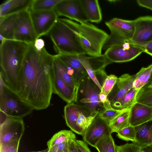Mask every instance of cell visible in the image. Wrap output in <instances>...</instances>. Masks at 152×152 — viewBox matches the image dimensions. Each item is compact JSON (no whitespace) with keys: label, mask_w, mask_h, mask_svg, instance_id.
<instances>
[{"label":"cell","mask_w":152,"mask_h":152,"mask_svg":"<svg viewBox=\"0 0 152 152\" xmlns=\"http://www.w3.org/2000/svg\"><path fill=\"white\" fill-rule=\"evenodd\" d=\"M34 44H29L24 57L17 94L34 110H41L50 105L53 93L51 71L54 55L45 47L37 50Z\"/></svg>","instance_id":"obj_1"},{"label":"cell","mask_w":152,"mask_h":152,"mask_svg":"<svg viewBox=\"0 0 152 152\" xmlns=\"http://www.w3.org/2000/svg\"><path fill=\"white\" fill-rule=\"evenodd\" d=\"M29 44L15 40H5L0 45V79L17 93L22 64Z\"/></svg>","instance_id":"obj_2"},{"label":"cell","mask_w":152,"mask_h":152,"mask_svg":"<svg viewBox=\"0 0 152 152\" xmlns=\"http://www.w3.org/2000/svg\"><path fill=\"white\" fill-rule=\"evenodd\" d=\"M78 23L58 18L48 35L58 54L79 55L87 53L76 39Z\"/></svg>","instance_id":"obj_3"},{"label":"cell","mask_w":152,"mask_h":152,"mask_svg":"<svg viewBox=\"0 0 152 152\" xmlns=\"http://www.w3.org/2000/svg\"><path fill=\"white\" fill-rule=\"evenodd\" d=\"M109 35L88 22L79 23L76 39L87 55L94 56L101 55L102 50Z\"/></svg>","instance_id":"obj_4"},{"label":"cell","mask_w":152,"mask_h":152,"mask_svg":"<svg viewBox=\"0 0 152 152\" xmlns=\"http://www.w3.org/2000/svg\"><path fill=\"white\" fill-rule=\"evenodd\" d=\"M101 91L100 88L88 75L79 83L75 103L86 107L92 116L96 117L105 110L99 99Z\"/></svg>","instance_id":"obj_5"},{"label":"cell","mask_w":152,"mask_h":152,"mask_svg":"<svg viewBox=\"0 0 152 152\" xmlns=\"http://www.w3.org/2000/svg\"><path fill=\"white\" fill-rule=\"evenodd\" d=\"M0 110L7 115L23 118L32 112L34 109L23 101L17 93L7 87L0 79Z\"/></svg>","instance_id":"obj_6"},{"label":"cell","mask_w":152,"mask_h":152,"mask_svg":"<svg viewBox=\"0 0 152 152\" xmlns=\"http://www.w3.org/2000/svg\"><path fill=\"white\" fill-rule=\"evenodd\" d=\"M77 57L88 75L101 90L104 81L107 76L105 68L112 63L104 54L94 56L80 55L77 56Z\"/></svg>","instance_id":"obj_7"},{"label":"cell","mask_w":152,"mask_h":152,"mask_svg":"<svg viewBox=\"0 0 152 152\" xmlns=\"http://www.w3.org/2000/svg\"><path fill=\"white\" fill-rule=\"evenodd\" d=\"M143 52H144V50L142 46L129 40L123 44L109 47L104 54L112 63H122L134 59Z\"/></svg>","instance_id":"obj_8"},{"label":"cell","mask_w":152,"mask_h":152,"mask_svg":"<svg viewBox=\"0 0 152 152\" xmlns=\"http://www.w3.org/2000/svg\"><path fill=\"white\" fill-rule=\"evenodd\" d=\"M37 39L29 9L17 13L15 20L14 40L29 44H34Z\"/></svg>","instance_id":"obj_9"},{"label":"cell","mask_w":152,"mask_h":152,"mask_svg":"<svg viewBox=\"0 0 152 152\" xmlns=\"http://www.w3.org/2000/svg\"><path fill=\"white\" fill-rule=\"evenodd\" d=\"M4 114L5 119L0 124V144L20 141L25 129L22 118L9 116Z\"/></svg>","instance_id":"obj_10"},{"label":"cell","mask_w":152,"mask_h":152,"mask_svg":"<svg viewBox=\"0 0 152 152\" xmlns=\"http://www.w3.org/2000/svg\"><path fill=\"white\" fill-rule=\"evenodd\" d=\"M53 10L58 17L65 16L79 23L89 21L81 0H61Z\"/></svg>","instance_id":"obj_11"},{"label":"cell","mask_w":152,"mask_h":152,"mask_svg":"<svg viewBox=\"0 0 152 152\" xmlns=\"http://www.w3.org/2000/svg\"><path fill=\"white\" fill-rule=\"evenodd\" d=\"M110 34L105 42H110L120 39L131 40L135 31L134 20L115 18L105 22Z\"/></svg>","instance_id":"obj_12"},{"label":"cell","mask_w":152,"mask_h":152,"mask_svg":"<svg viewBox=\"0 0 152 152\" xmlns=\"http://www.w3.org/2000/svg\"><path fill=\"white\" fill-rule=\"evenodd\" d=\"M30 15L37 38L48 35L58 18L54 11H31Z\"/></svg>","instance_id":"obj_13"},{"label":"cell","mask_w":152,"mask_h":152,"mask_svg":"<svg viewBox=\"0 0 152 152\" xmlns=\"http://www.w3.org/2000/svg\"><path fill=\"white\" fill-rule=\"evenodd\" d=\"M111 134L109 122L97 115L82 136L83 141L95 148V145L104 136Z\"/></svg>","instance_id":"obj_14"},{"label":"cell","mask_w":152,"mask_h":152,"mask_svg":"<svg viewBox=\"0 0 152 152\" xmlns=\"http://www.w3.org/2000/svg\"><path fill=\"white\" fill-rule=\"evenodd\" d=\"M51 78L53 93L58 95L67 104L75 103L77 90L68 85L62 80L53 63L51 71Z\"/></svg>","instance_id":"obj_15"},{"label":"cell","mask_w":152,"mask_h":152,"mask_svg":"<svg viewBox=\"0 0 152 152\" xmlns=\"http://www.w3.org/2000/svg\"><path fill=\"white\" fill-rule=\"evenodd\" d=\"M134 20L135 31L131 41L136 44L152 42V16H141Z\"/></svg>","instance_id":"obj_16"},{"label":"cell","mask_w":152,"mask_h":152,"mask_svg":"<svg viewBox=\"0 0 152 152\" xmlns=\"http://www.w3.org/2000/svg\"><path fill=\"white\" fill-rule=\"evenodd\" d=\"M135 78V75H130L125 74L118 78L116 83L107 96L112 107L119 102L132 88Z\"/></svg>","instance_id":"obj_17"},{"label":"cell","mask_w":152,"mask_h":152,"mask_svg":"<svg viewBox=\"0 0 152 152\" xmlns=\"http://www.w3.org/2000/svg\"><path fill=\"white\" fill-rule=\"evenodd\" d=\"M56 56L65 64L68 73L78 86L80 80L88 74L77 56L59 54Z\"/></svg>","instance_id":"obj_18"},{"label":"cell","mask_w":152,"mask_h":152,"mask_svg":"<svg viewBox=\"0 0 152 152\" xmlns=\"http://www.w3.org/2000/svg\"><path fill=\"white\" fill-rule=\"evenodd\" d=\"M152 120V107L136 102L130 109L129 125L135 126Z\"/></svg>","instance_id":"obj_19"},{"label":"cell","mask_w":152,"mask_h":152,"mask_svg":"<svg viewBox=\"0 0 152 152\" xmlns=\"http://www.w3.org/2000/svg\"><path fill=\"white\" fill-rule=\"evenodd\" d=\"M32 0H7L0 5V17L29 9Z\"/></svg>","instance_id":"obj_20"},{"label":"cell","mask_w":152,"mask_h":152,"mask_svg":"<svg viewBox=\"0 0 152 152\" xmlns=\"http://www.w3.org/2000/svg\"><path fill=\"white\" fill-rule=\"evenodd\" d=\"M82 106L75 103L67 104L64 108V117L66 124L73 132L82 136L83 134L77 125V122Z\"/></svg>","instance_id":"obj_21"},{"label":"cell","mask_w":152,"mask_h":152,"mask_svg":"<svg viewBox=\"0 0 152 152\" xmlns=\"http://www.w3.org/2000/svg\"><path fill=\"white\" fill-rule=\"evenodd\" d=\"M134 127L136 141L134 143L142 147L152 145V120Z\"/></svg>","instance_id":"obj_22"},{"label":"cell","mask_w":152,"mask_h":152,"mask_svg":"<svg viewBox=\"0 0 152 152\" xmlns=\"http://www.w3.org/2000/svg\"><path fill=\"white\" fill-rule=\"evenodd\" d=\"M17 13L0 17V38L1 42L5 40H14Z\"/></svg>","instance_id":"obj_23"},{"label":"cell","mask_w":152,"mask_h":152,"mask_svg":"<svg viewBox=\"0 0 152 152\" xmlns=\"http://www.w3.org/2000/svg\"><path fill=\"white\" fill-rule=\"evenodd\" d=\"M89 21L98 23L102 19L101 8L97 0H81Z\"/></svg>","instance_id":"obj_24"},{"label":"cell","mask_w":152,"mask_h":152,"mask_svg":"<svg viewBox=\"0 0 152 152\" xmlns=\"http://www.w3.org/2000/svg\"><path fill=\"white\" fill-rule=\"evenodd\" d=\"M53 65L60 77L67 84L77 90L78 86L72 77L69 75L65 64L57 56L54 55Z\"/></svg>","instance_id":"obj_25"},{"label":"cell","mask_w":152,"mask_h":152,"mask_svg":"<svg viewBox=\"0 0 152 152\" xmlns=\"http://www.w3.org/2000/svg\"><path fill=\"white\" fill-rule=\"evenodd\" d=\"M130 109L124 111L116 118L109 121V125L111 134L113 132L117 133L129 125Z\"/></svg>","instance_id":"obj_26"},{"label":"cell","mask_w":152,"mask_h":152,"mask_svg":"<svg viewBox=\"0 0 152 152\" xmlns=\"http://www.w3.org/2000/svg\"><path fill=\"white\" fill-rule=\"evenodd\" d=\"M152 73V64L146 67H142L135 75L132 88L139 90L148 83Z\"/></svg>","instance_id":"obj_27"},{"label":"cell","mask_w":152,"mask_h":152,"mask_svg":"<svg viewBox=\"0 0 152 152\" xmlns=\"http://www.w3.org/2000/svg\"><path fill=\"white\" fill-rule=\"evenodd\" d=\"M138 91V90L132 88L112 107L118 110L131 109L136 102V98Z\"/></svg>","instance_id":"obj_28"},{"label":"cell","mask_w":152,"mask_h":152,"mask_svg":"<svg viewBox=\"0 0 152 152\" xmlns=\"http://www.w3.org/2000/svg\"><path fill=\"white\" fill-rule=\"evenodd\" d=\"M115 145L111 134H109L101 138L95 148L99 152H116Z\"/></svg>","instance_id":"obj_29"},{"label":"cell","mask_w":152,"mask_h":152,"mask_svg":"<svg viewBox=\"0 0 152 152\" xmlns=\"http://www.w3.org/2000/svg\"><path fill=\"white\" fill-rule=\"evenodd\" d=\"M75 137V134L71 131L61 130L54 134L47 142L48 148L67 141Z\"/></svg>","instance_id":"obj_30"},{"label":"cell","mask_w":152,"mask_h":152,"mask_svg":"<svg viewBox=\"0 0 152 152\" xmlns=\"http://www.w3.org/2000/svg\"><path fill=\"white\" fill-rule=\"evenodd\" d=\"M61 0H32L29 9L31 11H49L53 10Z\"/></svg>","instance_id":"obj_31"},{"label":"cell","mask_w":152,"mask_h":152,"mask_svg":"<svg viewBox=\"0 0 152 152\" xmlns=\"http://www.w3.org/2000/svg\"><path fill=\"white\" fill-rule=\"evenodd\" d=\"M137 102L152 107V88L144 86L139 90L136 96Z\"/></svg>","instance_id":"obj_32"},{"label":"cell","mask_w":152,"mask_h":152,"mask_svg":"<svg viewBox=\"0 0 152 152\" xmlns=\"http://www.w3.org/2000/svg\"><path fill=\"white\" fill-rule=\"evenodd\" d=\"M115 146L116 152H152V145L142 147L133 143Z\"/></svg>","instance_id":"obj_33"},{"label":"cell","mask_w":152,"mask_h":152,"mask_svg":"<svg viewBox=\"0 0 152 152\" xmlns=\"http://www.w3.org/2000/svg\"><path fill=\"white\" fill-rule=\"evenodd\" d=\"M118 137L126 141H131L134 143L136 141V133L134 126L129 125L117 133Z\"/></svg>","instance_id":"obj_34"},{"label":"cell","mask_w":152,"mask_h":152,"mask_svg":"<svg viewBox=\"0 0 152 152\" xmlns=\"http://www.w3.org/2000/svg\"><path fill=\"white\" fill-rule=\"evenodd\" d=\"M118 77L114 75H107L104 80L101 91L107 96L117 83Z\"/></svg>","instance_id":"obj_35"},{"label":"cell","mask_w":152,"mask_h":152,"mask_svg":"<svg viewBox=\"0 0 152 152\" xmlns=\"http://www.w3.org/2000/svg\"><path fill=\"white\" fill-rule=\"evenodd\" d=\"M126 110H118L113 107L105 110L98 115L102 119L109 122L114 119Z\"/></svg>","instance_id":"obj_36"},{"label":"cell","mask_w":152,"mask_h":152,"mask_svg":"<svg viewBox=\"0 0 152 152\" xmlns=\"http://www.w3.org/2000/svg\"><path fill=\"white\" fill-rule=\"evenodd\" d=\"M19 140L0 144V152H18Z\"/></svg>","instance_id":"obj_37"},{"label":"cell","mask_w":152,"mask_h":152,"mask_svg":"<svg viewBox=\"0 0 152 152\" xmlns=\"http://www.w3.org/2000/svg\"><path fill=\"white\" fill-rule=\"evenodd\" d=\"M76 143L78 152H91L87 144L84 141L76 139Z\"/></svg>","instance_id":"obj_38"},{"label":"cell","mask_w":152,"mask_h":152,"mask_svg":"<svg viewBox=\"0 0 152 152\" xmlns=\"http://www.w3.org/2000/svg\"><path fill=\"white\" fill-rule=\"evenodd\" d=\"M99 99L104 105L105 110L112 108L111 104L107 99V96L101 91L99 95Z\"/></svg>","instance_id":"obj_39"},{"label":"cell","mask_w":152,"mask_h":152,"mask_svg":"<svg viewBox=\"0 0 152 152\" xmlns=\"http://www.w3.org/2000/svg\"><path fill=\"white\" fill-rule=\"evenodd\" d=\"M76 140V137H75L68 140V152H78Z\"/></svg>","instance_id":"obj_40"},{"label":"cell","mask_w":152,"mask_h":152,"mask_svg":"<svg viewBox=\"0 0 152 152\" xmlns=\"http://www.w3.org/2000/svg\"><path fill=\"white\" fill-rule=\"evenodd\" d=\"M136 1L140 6L152 11V0H137Z\"/></svg>","instance_id":"obj_41"},{"label":"cell","mask_w":152,"mask_h":152,"mask_svg":"<svg viewBox=\"0 0 152 152\" xmlns=\"http://www.w3.org/2000/svg\"><path fill=\"white\" fill-rule=\"evenodd\" d=\"M45 41L43 39L38 38L35 41L34 45L37 50L40 51L45 47Z\"/></svg>","instance_id":"obj_42"},{"label":"cell","mask_w":152,"mask_h":152,"mask_svg":"<svg viewBox=\"0 0 152 152\" xmlns=\"http://www.w3.org/2000/svg\"><path fill=\"white\" fill-rule=\"evenodd\" d=\"M142 46L144 50V52L152 57V42L146 44H138Z\"/></svg>","instance_id":"obj_43"},{"label":"cell","mask_w":152,"mask_h":152,"mask_svg":"<svg viewBox=\"0 0 152 152\" xmlns=\"http://www.w3.org/2000/svg\"><path fill=\"white\" fill-rule=\"evenodd\" d=\"M68 141L57 145L58 150L61 152H68Z\"/></svg>","instance_id":"obj_44"},{"label":"cell","mask_w":152,"mask_h":152,"mask_svg":"<svg viewBox=\"0 0 152 152\" xmlns=\"http://www.w3.org/2000/svg\"><path fill=\"white\" fill-rule=\"evenodd\" d=\"M47 152H57L58 148L57 145L48 148Z\"/></svg>","instance_id":"obj_45"},{"label":"cell","mask_w":152,"mask_h":152,"mask_svg":"<svg viewBox=\"0 0 152 152\" xmlns=\"http://www.w3.org/2000/svg\"><path fill=\"white\" fill-rule=\"evenodd\" d=\"M151 86H152V73L148 82L145 86L149 87Z\"/></svg>","instance_id":"obj_46"},{"label":"cell","mask_w":152,"mask_h":152,"mask_svg":"<svg viewBox=\"0 0 152 152\" xmlns=\"http://www.w3.org/2000/svg\"><path fill=\"white\" fill-rule=\"evenodd\" d=\"M48 148L41 151H37V152H47L48 151Z\"/></svg>","instance_id":"obj_47"},{"label":"cell","mask_w":152,"mask_h":152,"mask_svg":"<svg viewBox=\"0 0 152 152\" xmlns=\"http://www.w3.org/2000/svg\"><path fill=\"white\" fill-rule=\"evenodd\" d=\"M57 152H61L58 150Z\"/></svg>","instance_id":"obj_48"},{"label":"cell","mask_w":152,"mask_h":152,"mask_svg":"<svg viewBox=\"0 0 152 152\" xmlns=\"http://www.w3.org/2000/svg\"><path fill=\"white\" fill-rule=\"evenodd\" d=\"M148 87H150L152 88V86H149Z\"/></svg>","instance_id":"obj_49"},{"label":"cell","mask_w":152,"mask_h":152,"mask_svg":"<svg viewBox=\"0 0 152 152\" xmlns=\"http://www.w3.org/2000/svg\"></svg>","instance_id":"obj_50"}]
</instances>
